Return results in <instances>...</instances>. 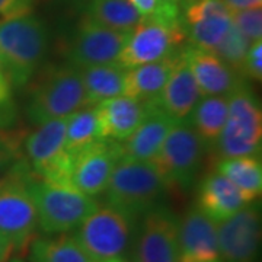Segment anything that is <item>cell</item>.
<instances>
[{"instance_id":"40","label":"cell","mask_w":262,"mask_h":262,"mask_svg":"<svg viewBox=\"0 0 262 262\" xmlns=\"http://www.w3.org/2000/svg\"><path fill=\"white\" fill-rule=\"evenodd\" d=\"M192 2H195V0H179V5H181V8H187Z\"/></svg>"},{"instance_id":"2","label":"cell","mask_w":262,"mask_h":262,"mask_svg":"<svg viewBox=\"0 0 262 262\" xmlns=\"http://www.w3.org/2000/svg\"><path fill=\"white\" fill-rule=\"evenodd\" d=\"M166 181L155 160L122 156L105 188L108 206L137 219L151 210L165 191Z\"/></svg>"},{"instance_id":"19","label":"cell","mask_w":262,"mask_h":262,"mask_svg":"<svg viewBox=\"0 0 262 262\" xmlns=\"http://www.w3.org/2000/svg\"><path fill=\"white\" fill-rule=\"evenodd\" d=\"M246 204L248 201L237 187L217 170L207 175L200 185L196 208L217 225L230 219Z\"/></svg>"},{"instance_id":"24","label":"cell","mask_w":262,"mask_h":262,"mask_svg":"<svg viewBox=\"0 0 262 262\" xmlns=\"http://www.w3.org/2000/svg\"><path fill=\"white\" fill-rule=\"evenodd\" d=\"M227 114V96H204L196 102L187 120L204 143H213L225 128Z\"/></svg>"},{"instance_id":"38","label":"cell","mask_w":262,"mask_h":262,"mask_svg":"<svg viewBox=\"0 0 262 262\" xmlns=\"http://www.w3.org/2000/svg\"><path fill=\"white\" fill-rule=\"evenodd\" d=\"M13 249H15L13 245L10 244L6 237H3V236L0 234V262L8 261Z\"/></svg>"},{"instance_id":"8","label":"cell","mask_w":262,"mask_h":262,"mask_svg":"<svg viewBox=\"0 0 262 262\" xmlns=\"http://www.w3.org/2000/svg\"><path fill=\"white\" fill-rule=\"evenodd\" d=\"M187 38L181 20L178 25H168L153 15L141 18L139 25L128 32L118 61L125 69L155 63L177 53V47Z\"/></svg>"},{"instance_id":"17","label":"cell","mask_w":262,"mask_h":262,"mask_svg":"<svg viewBox=\"0 0 262 262\" xmlns=\"http://www.w3.org/2000/svg\"><path fill=\"white\" fill-rule=\"evenodd\" d=\"M150 103L140 102L124 95L98 103L96 117L101 139L127 140L144 120Z\"/></svg>"},{"instance_id":"16","label":"cell","mask_w":262,"mask_h":262,"mask_svg":"<svg viewBox=\"0 0 262 262\" xmlns=\"http://www.w3.org/2000/svg\"><path fill=\"white\" fill-rule=\"evenodd\" d=\"M178 262H222L217 223L201 210H189L179 222Z\"/></svg>"},{"instance_id":"12","label":"cell","mask_w":262,"mask_h":262,"mask_svg":"<svg viewBox=\"0 0 262 262\" xmlns=\"http://www.w3.org/2000/svg\"><path fill=\"white\" fill-rule=\"evenodd\" d=\"M121 158L122 146L115 140L94 141L73 156L70 181L86 195H99L105 191Z\"/></svg>"},{"instance_id":"14","label":"cell","mask_w":262,"mask_h":262,"mask_svg":"<svg viewBox=\"0 0 262 262\" xmlns=\"http://www.w3.org/2000/svg\"><path fill=\"white\" fill-rule=\"evenodd\" d=\"M222 262H255L261 242V215L255 206H246L217 225Z\"/></svg>"},{"instance_id":"13","label":"cell","mask_w":262,"mask_h":262,"mask_svg":"<svg viewBox=\"0 0 262 262\" xmlns=\"http://www.w3.org/2000/svg\"><path fill=\"white\" fill-rule=\"evenodd\" d=\"M127 35L128 34L106 28L86 15L69 48V64L84 69L117 63Z\"/></svg>"},{"instance_id":"22","label":"cell","mask_w":262,"mask_h":262,"mask_svg":"<svg viewBox=\"0 0 262 262\" xmlns=\"http://www.w3.org/2000/svg\"><path fill=\"white\" fill-rule=\"evenodd\" d=\"M127 69L120 63L98 64L80 69L83 80L86 106L98 105L102 101L121 96Z\"/></svg>"},{"instance_id":"25","label":"cell","mask_w":262,"mask_h":262,"mask_svg":"<svg viewBox=\"0 0 262 262\" xmlns=\"http://www.w3.org/2000/svg\"><path fill=\"white\" fill-rule=\"evenodd\" d=\"M88 16L106 28L128 34L141 20L130 0H89Z\"/></svg>"},{"instance_id":"31","label":"cell","mask_w":262,"mask_h":262,"mask_svg":"<svg viewBox=\"0 0 262 262\" xmlns=\"http://www.w3.org/2000/svg\"><path fill=\"white\" fill-rule=\"evenodd\" d=\"M22 159V139L19 134L0 133V178Z\"/></svg>"},{"instance_id":"5","label":"cell","mask_w":262,"mask_h":262,"mask_svg":"<svg viewBox=\"0 0 262 262\" xmlns=\"http://www.w3.org/2000/svg\"><path fill=\"white\" fill-rule=\"evenodd\" d=\"M84 106L80 69L67 64L53 69L41 77L31 95L28 115L31 121L39 125L51 120L67 118Z\"/></svg>"},{"instance_id":"35","label":"cell","mask_w":262,"mask_h":262,"mask_svg":"<svg viewBox=\"0 0 262 262\" xmlns=\"http://www.w3.org/2000/svg\"><path fill=\"white\" fill-rule=\"evenodd\" d=\"M10 88H12V84H10L9 77L6 75V72H5L2 58H0V108L9 102Z\"/></svg>"},{"instance_id":"6","label":"cell","mask_w":262,"mask_h":262,"mask_svg":"<svg viewBox=\"0 0 262 262\" xmlns=\"http://www.w3.org/2000/svg\"><path fill=\"white\" fill-rule=\"evenodd\" d=\"M229 114L217 146L225 158L256 156L261 151L262 114L259 102L245 83L227 95Z\"/></svg>"},{"instance_id":"29","label":"cell","mask_w":262,"mask_h":262,"mask_svg":"<svg viewBox=\"0 0 262 262\" xmlns=\"http://www.w3.org/2000/svg\"><path fill=\"white\" fill-rule=\"evenodd\" d=\"M251 44L252 42L245 37L244 34L239 31V28L232 22L230 28L227 29L226 35L213 53H215L225 63H227L242 76V73H241L242 66H244L245 57L248 54V50L251 47Z\"/></svg>"},{"instance_id":"37","label":"cell","mask_w":262,"mask_h":262,"mask_svg":"<svg viewBox=\"0 0 262 262\" xmlns=\"http://www.w3.org/2000/svg\"><path fill=\"white\" fill-rule=\"evenodd\" d=\"M130 2L143 18L153 15L156 10V5H158L156 0H130Z\"/></svg>"},{"instance_id":"21","label":"cell","mask_w":262,"mask_h":262,"mask_svg":"<svg viewBox=\"0 0 262 262\" xmlns=\"http://www.w3.org/2000/svg\"><path fill=\"white\" fill-rule=\"evenodd\" d=\"M178 61V53L155 63L127 69L122 95L140 102H156Z\"/></svg>"},{"instance_id":"33","label":"cell","mask_w":262,"mask_h":262,"mask_svg":"<svg viewBox=\"0 0 262 262\" xmlns=\"http://www.w3.org/2000/svg\"><path fill=\"white\" fill-rule=\"evenodd\" d=\"M156 10L153 13L155 18L160 19L168 25L181 24V5L179 0H156Z\"/></svg>"},{"instance_id":"42","label":"cell","mask_w":262,"mask_h":262,"mask_svg":"<svg viewBox=\"0 0 262 262\" xmlns=\"http://www.w3.org/2000/svg\"><path fill=\"white\" fill-rule=\"evenodd\" d=\"M10 262H24L22 259H19V258H15V259H12Z\"/></svg>"},{"instance_id":"23","label":"cell","mask_w":262,"mask_h":262,"mask_svg":"<svg viewBox=\"0 0 262 262\" xmlns=\"http://www.w3.org/2000/svg\"><path fill=\"white\" fill-rule=\"evenodd\" d=\"M217 172L233 182L248 203L261 195L262 165L258 156L225 158L217 163Z\"/></svg>"},{"instance_id":"36","label":"cell","mask_w":262,"mask_h":262,"mask_svg":"<svg viewBox=\"0 0 262 262\" xmlns=\"http://www.w3.org/2000/svg\"><path fill=\"white\" fill-rule=\"evenodd\" d=\"M226 6L232 12L245 9H255V8H261L262 0H223Z\"/></svg>"},{"instance_id":"9","label":"cell","mask_w":262,"mask_h":262,"mask_svg":"<svg viewBox=\"0 0 262 262\" xmlns=\"http://www.w3.org/2000/svg\"><path fill=\"white\" fill-rule=\"evenodd\" d=\"M204 153V140L196 134L188 120L173 124L160 147L155 163L168 185L189 187L195 178Z\"/></svg>"},{"instance_id":"15","label":"cell","mask_w":262,"mask_h":262,"mask_svg":"<svg viewBox=\"0 0 262 262\" xmlns=\"http://www.w3.org/2000/svg\"><path fill=\"white\" fill-rule=\"evenodd\" d=\"M179 56L189 67L201 96H227L244 83L241 75L213 51L188 46Z\"/></svg>"},{"instance_id":"30","label":"cell","mask_w":262,"mask_h":262,"mask_svg":"<svg viewBox=\"0 0 262 262\" xmlns=\"http://www.w3.org/2000/svg\"><path fill=\"white\" fill-rule=\"evenodd\" d=\"M232 22L251 42L259 41L262 37L261 8L232 12Z\"/></svg>"},{"instance_id":"26","label":"cell","mask_w":262,"mask_h":262,"mask_svg":"<svg viewBox=\"0 0 262 262\" xmlns=\"http://www.w3.org/2000/svg\"><path fill=\"white\" fill-rule=\"evenodd\" d=\"M29 258L31 262H94L76 241L75 234L34 239Z\"/></svg>"},{"instance_id":"3","label":"cell","mask_w":262,"mask_h":262,"mask_svg":"<svg viewBox=\"0 0 262 262\" xmlns=\"http://www.w3.org/2000/svg\"><path fill=\"white\" fill-rule=\"evenodd\" d=\"M35 173L20 159L0 178V234L13 248H24L32 239L38 225L32 195Z\"/></svg>"},{"instance_id":"11","label":"cell","mask_w":262,"mask_h":262,"mask_svg":"<svg viewBox=\"0 0 262 262\" xmlns=\"http://www.w3.org/2000/svg\"><path fill=\"white\" fill-rule=\"evenodd\" d=\"M179 220L168 207L155 206L143 214L136 234L134 262H178Z\"/></svg>"},{"instance_id":"41","label":"cell","mask_w":262,"mask_h":262,"mask_svg":"<svg viewBox=\"0 0 262 262\" xmlns=\"http://www.w3.org/2000/svg\"><path fill=\"white\" fill-rule=\"evenodd\" d=\"M102 262H125L121 258H114V259H108V261H102Z\"/></svg>"},{"instance_id":"34","label":"cell","mask_w":262,"mask_h":262,"mask_svg":"<svg viewBox=\"0 0 262 262\" xmlns=\"http://www.w3.org/2000/svg\"><path fill=\"white\" fill-rule=\"evenodd\" d=\"M34 0H0V20L31 13Z\"/></svg>"},{"instance_id":"32","label":"cell","mask_w":262,"mask_h":262,"mask_svg":"<svg viewBox=\"0 0 262 262\" xmlns=\"http://www.w3.org/2000/svg\"><path fill=\"white\" fill-rule=\"evenodd\" d=\"M262 42L255 41L251 44L248 50V54L245 57L244 66H242V76L251 77L253 80H261L262 79Z\"/></svg>"},{"instance_id":"7","label":"cell","mask_w":262,"mask_h":262,"mask_svg":"<svg viewBox=\"0 0 262 262\" xmlns=\"http://www.w3.org/2000/svg\"><path fill=\"white\" fill-rule=\"evenodd\" d=\"M134 219L111 206L98 207L77 226L75 237L94 262L120 258L127 251Z\"/></svg>"},{"instance_id":"10","label":"cell","mask_w":262,"mask_h":262,"mask_svg":"<svg viewBox=\"0 0 262 262\" xmlns=\"http://www.w3.org/2000/svg\"><path fill=\"white\" fill-rule=\"evenodd\" d=\"M31 169L50 182H70L73 156L66 149V118L39 124L25 140Z\"/></svg>"},{"instance_id":"1","label":"cell","mask_w":262,"mask_h":262,"mask_svg":"<svg viewBox=\"0 0 262 262\" xmlns=\"http://www.w3.org/2000/svg\"><path fill=\"white\" fill-rule=\"evenodd\" d=\"M48 32L37 16L27 13L0 20V58L10 84L24 86L47 54Z\"/></svg>"},{"instance_id":"27","label":"cell","mask_w":262,"mask_h":262,"mask_svg":"<svg viewBox=\"0 0 262 262\" xmlns=\"http://www.w3.org/2000/svg\"><path fill=\"white\" fill-rule=\"evenodd\" d=\"M96 140H101L96 108L76 111L66 118V149L72 156Z\"/></svg>"},{"instance_id":"39","label":"cell","mask_w":262,"mask_h":262,"mask_svg":"<svg viewBox=\"0 0 262 262\" xmlns=\"http://www.w3.org/2000/svg\"><path fill=\"white\" fill-rule=\"evenodd\" d=\"M56 2H61V3H67V5H83L86 0H56Z\"/></svg>"},{"instance_id":"4","label":"cell","mask_w":262,"mask_h":262,"mask_svg":"<svg viewBox=\"0 0 262 262\" xmlns=\"http://www.w3.org/2000/svg\"><path fill=\"white\" fill-rule=\"evenodd\" d=\"M31 189L37 207L38 225L47 234L73 230L98 208L92 196L83 194L70 182L34 179Z\"/></svg>"},{"instance_id":"28","label":"cell","mask_w":262,"mask_h":262,"mask_svg":"<svg viewBox=\"0 0 262 262\" xmlns=\"http://www.w3.org/2000/svg\"><path fill=\"white\" fill-rule=\"evenodd\" d=\"M230 25H232V16L217 15V16L200 19L184 27L192 46L204 48L208 51H214L215 47L226 35L227 29L230 28Z\"/></svg>"},{"instance_id":"20","label":"cell","mask_w":262,"mask_h":262,"mask_svg":"<svg viewBox=\"0 0 262 262\" xmlns=\"http://www.w3.org/2000/svg\"><path fill=\"white\" fill-rule=\"evenodd\" d=\"M201 99V92L188 64L178 53V61L163 86L156 103L173 120H185Z\"/></svg>"},{"instance_id":"18","label":"cell","mask_w":262,"mask_h":262,"mask_svg":"<svg viewBox=\"0 0 262 262\" xmlns=\"http://www.w3.org/2000/svg\"><path fill=\"white\" fill-rule=\"evenodd\" d=\"M177 120L165 113L156 102L150 103L144 120L122 146V156L137 160H153Z\"/></svg>"}]
</instances>
